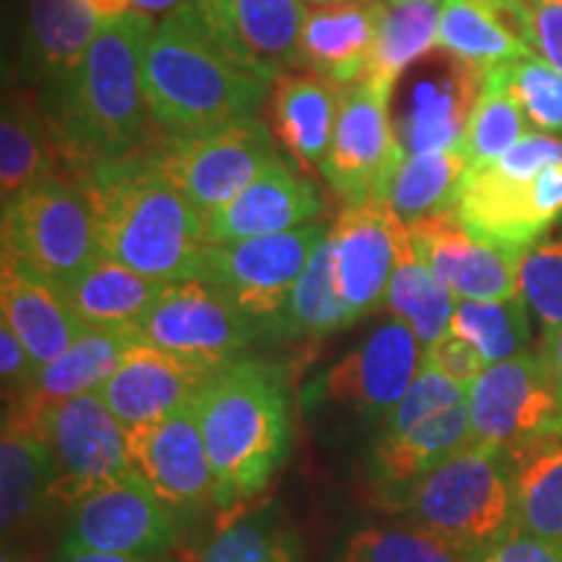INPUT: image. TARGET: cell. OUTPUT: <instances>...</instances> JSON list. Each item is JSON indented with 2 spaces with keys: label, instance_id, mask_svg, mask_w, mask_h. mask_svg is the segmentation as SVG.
Returning <instances> with one entry per match:
<instances>
[{
  "label": "cell",
  "instance_id": "1",
  "mask_svg": "<svg viewBox=\"0 0 562 562\" xmlns=\"http://www.w3.org/2000/svg\"><path fill=\"white\" fill-rule=\"evenodd\" d=\"M154 26L136 11L108 21L79 66L37 87L63 178L81 182L97 167L154 144L140 89V63Z\"/></svg>",
  "mask_w": 562,
  "mask_h": 562
},
{
  "label": "cell",
  "instance_id": "2",
  "mask_svg": "<svg viewBox=\"0 0 562 562\" xmlns=\"http://www.w3.org/2000/svg\"><path fill=\"white\" fill-rule=\"evenodd\" d=\"M277 79L232 50L199 0L157 21L140 63L146 112L165 136L258 117Z\"/></svg>",
  "mask_w": 562,
  "mask_h": 562
},
{
  "label": "cell",
  "instance_id": "3",
  "mask_svg": "<svg viewBox=\"0 0 562 562\" xmlns=\"http://www.w3.org/2000/svg\"><path fill=\"white\" fill-rule=\"evenodd\" d=\"M81 188L102 256L165 284L199 277L206 224L165 172L157 140L97 167Z\"/></svg>",
  "mask_w": 562,
  "mask_h": 562
},
{
  "label": "cell",
  "instance_id": "4",
  "mask_svg": "<svg viewBox=\"0 0 562 562\" xmlns=\"http://www.w3.org/2000/svg\"><path fill=\"white\" fill-rule=\"evenodd\" d=\"M193 404L214 472V505L240 508L269 487L290 456V378L279 364L237 360L214 372Z\"/></svg>",
  "mask_w": 562,
  "mask_h": 562
},
{
  "label": "cell",
  "instance_id": "5",
  "mask_svg": "<svg viewBox=\"0 0 562 562\" xmlns=\"http://www.w3.org/2000/svg\"><path fill=\"white\" fill-rule=\"evenodd\" d=\"M453 211L480 240L526 252L562 216V140L529 131L503 157L469 167Z\"/></svg>",
  "mask_w": 562,
  "mask_h": 562
},
{
  "label": "cell",
  "instance_id": "6",
  "mask_svg": "<svg viewBox=\"0 0 562 562\" xmlns=\"http://www.w3.org/2000/svg\"><path fill=\"white\" fill-rule=\"evenodd\" d=\"M393 508L402 510L409 524L438 533L480 560L516 531L508 456L469 442L422 474Z\"/></svg>",
  "mask_w": 562,
  "mask_h": 562
},
{
  "label": "cell",
  "instance_id": "7",
  "mask_svg": "<svg viewBox=\"0 0 562 562\" xmlns=\"http://www.w3.org/2000/svg\"><path fill=\"white\" fill-rule=\"evenodd\" d=\"M469 442V391L422 362L412 389L372 440L370 482L381 501L393 508L422 474Z\"/></svg>",
  "mask_w": 562,
  "mask_h": 562
},
{
  "label": "cell",
  "instance_id": "8",
  "mask_svg": "<svg viewBox=\"0 0 562 562\" xmlns=\"http://www.w3.org/2000/svg\"><path fill=\"white\" fill-rule=\"evenodd\" d=\"M422 351L417 334L391 315L313 378L302 393L305 409L313 417H336L381 430L412 389L422 368Z\"/></svg>",
  "mask_w": 562,
  "mask_h": 562
},
{
  "label": "cell",
  "instance_id": "9",
  "mask_svg": "<svg viewBox=\"0 0 562 562\" xmlns=\"http://www.w3.org/2000/svg\"><path fill=\"white\" fill-rule=\"evenodd\" d=\"M37 427L50 461L47 508L70 513L94 490L133 472L128 432L100 393L47 406Z\"/></svg>",
  "mask_w": 562,
  "mask_h": 562
},
{
  "label": "cell",
  "instance_id": "10",
  "mask_svg": "<svg viewBox=\"0 0 562 562\" xmlns=\"http://www.w3.org/2000/svg\"><path fill=\"white\" fill-rule=\"evenodd\" d=\"M3 256L16 258L47 279L66 284L100 256L94 214L81 182L50 178L3 201Z\"/></svg>",
  "mask_w": 562,
  "mask_h": 562
},
{
  "label": "cell",
  "instance_id": "11",
  "mask_svg": "<svg viewBox=\"0 0 562 562\" xmlns=\"http://www.w3.org/2000/svg\"><path fill=\"white\" fill-rule=\"evenodd\" d=\"M326 235L323 224L311 222L277 235L206 245L199 277L216 286L256 326L273 323Z\"/></svg>",
  "mask_w": 562,
  "mask_h": 562
},
{
  "label": "cell",
  "instance_id": "12",
  "mask_svg": "<svg viewBox=\"0 0 562 562\" xmlns=\"http://www.w3.org/2000/svg\"><path fill=\"white\" fill-rule=\"evenodd\" d=\"M157 151L175 186L206 220L279 159L269 125L245 117L216 128L165 136Z\"/></svg>",
  "mask_w": 562,
  "mask_h": 562
},
{
  "label": "cell",
  "instance_id": "13",
  "mask_svg": "<svg viewBox=\"0 0 562 562\" xmlns=\"http://www.w3.org/2000/svg\"><path fill=\"white\" fill-rule=\"evenodd\" d=\"M258 326L201 277L172 281L138 323L140 341L203 370L240 360Z\"/></svg>",
  "mask_w": 562,
  "mask_h": 562
},
{
  "label": "cell",
  "instance_id": "14",
  "mask_svg": "<svg viewBox=\"0 0 562 562\" xmlns=\"http://www.w3.org/2000/svg\"><path fill=\"white\" fill-rule=\"evenodd\" d=\"M393 91L370 81L344 87L334 140L321 165L323 180L347 203H383L406 157L389 117Z\"/></svg>",
  "mask_w": 562,
  "mask_h": 562
},
{
  "label": "cell",
  "instance_id": "15",
  "mask_svg": "<svg viewBox=\"0 0 562 562\" xmlns=\"http://www.w3.org/2000/svg\"><path fill=\"white\" fill-rule=\"evenodd\" d=\"M469 417L472 442L503 453L558 435L560 398L542 351L487 364L469 389Z\"/></svg>",
  "mask_w": 562,
  "mask_h": 562
},
{
  "label": "cell",
  "instance_id": "16",
  "mask_svg": "<svg viewBox=\"0 0 562 562\" xmlns=\"http://www.w3.org/2000/svg\"><path fill=\"white\" fill-rule=\"evenodd\" d=\"M68 516L63 550L159 558L178 542V516L136 472L94 490Z\"/></svg>",
  "mask_w": 562,
  "mask_h": 562
},
{
  "label": "cell",
  "instance_id": "17",
  "mask_svg": "<svg viewBox=\"0 0 562 562\" xmlns=\"http://www.w3.org/2000/svg\"><path fill=\"white\" fill-rule=\"evenodd\" d=\"M131 467L175 516H193L214 503V472L195 404L128 432Z\"/></svg>",
  "mask_w": 562,
  "mask_h": 562
},
{
  "label": "cell",
  "instance_id": "18",
  "mask_svg": "<svg viewBox=\"0 0 562 562\" xmlns=\"http://www.w3.org/2000/svg\"><path fill=\"white\" fill-rule=\"evenodd\" d=\"M417 256L456 300H508L518 292V266L524 252L474 237L456 211L406 224Z\"/></svg>",
  "mask_w": 562,
  "mask_h": 562
},
{
  "label": "cell",
  "instance_id": "19",
  "mask_svg": "<svg viewBox=\"0 0 562 562\" xmlns=\"http://www.w3.org/2000/svg\"><path fill=\"white\" fill-rule=\"evenodd\" d=\"M404 232L406 224L375 201L349 203L328 229L336 290L357 321L385 302Z\"/></svg>",
  "mask_w": 562,
  "mask_h": 562
},
{
  "label": "cell",
  "instance_id": "20",
  "mask_svg": "<svg viewBox=\"0 0 562 562\" xmlns=\"http://www.w3.org/2000/svg\"><path fill=\"white\" fill-rule=\"evenodd\" d=\"M211 375V370L178 360L146 341H136L121 368L112 372L110 381L97 393L125 432H133L191 404Z\"/></svg>",
  "mask_w": 562,
  "mask_h": 562
},
{
  "label": "cell",
  "instance_id": "21",
  "mask_svg": "<svg viewBox=\"0 0 562 562\" xmlns=\"http://www.w3.org/2000/svg\"><path fill=\"white\" fill-rule=\"evenodd\" d=\"M321 211L318 188L279 157L243 193L203 220L206 245L277 235L315 222Z\"/></svg>",
  "mask_w": 562,
  "mask_h": 562
},
{
  "label": "cell",
  "instance_id": "22",
  "mask_svg": "<svg viewBox=\"0 0 562 562\" xmlns=\"http://www.w3.org/2000/svg\"><path fill=\"white\" fill-rule=\"evenodd\" d=\"M0 321L19 336L34 364L45 368L87 331L58 281L16 258L0 263Z\"/></svg>",
  "mask_w": 562,
  "mask_h": 562
},
{
  "label": "cell",
  "instance_id": "23",
  "mask_svg": "<svg viewBox=\"0 0 562 562\" xmlns=\"http://www.w3.org/2000/svg\"><path fill=\"white\" fill-rule=\"evenodd\" d=\"M438 47L463 66L487 74L529 55L526 0H442Z\"/></svg>",
  "mask_w": 562,
  "mask_h": 562
},
{
  "label": "cell",
  "instance_id": "24",
  "mask_svg": "<svg viewBox=\"0 0 562 562\" xmlns=\"http://www.w3.org/2000/svg\"><path fill=\"white\" fill-rule=\"evenodd\" d=\"M482 76L480 70L451 58L446 70L414 79L393 125L402 149L406 154L459 149L480 94Z\"/></svg>",
  "mask_w": 562,
  "mask_h": 562
},
{
  "label": "cell",
  "instance_id": "25",
  "mask_svg": "<svg viewBox=\"0 0 562 562\" xmlns=\"http://www.w3.org/2000/svg\"><path fill=\"white\" fill-rule=\"evenodd\" d=\"M232 50L273 76L300 68L305 0H199Z\"/></svg>",
  "mask_w": 562,
  "mask_h": 562
},
{
  "label": "cell",
  "instance_id": "26",
  "mask_svg": "<svg viewBox=\"0 0 562 562\" xmlns=\"http://www.w3.org/2000/svg\"><path fill=\"white\" fill-rule=\"evenodd\" d=\"M136 341H140L138 326H87V331L70 344L58 360L37 370L30 396L13 409H5V414L19 412L30 419H37L47 406L97 393L110 381L112 372L121 368Z\"/></svg>",
  "mask_w": 562,
  "mask_h": 562
},
{
  "label": "cell",
  "instance_id": "27",
  "mask_svg": "<svg viewBox=\"0 0 562 562\" xmlns=\"http://www.w3.org/2000/svg\"><path fill=\"white\" fill-rule=\"evenodd\" d=\"M381 13L383 0L307 13L300 37V68L344 87L360 81L375 50Z\"/></svg>",
  "mask_w": 562,
  "mask_h": 562
},
{
  "label": "cell",
  "instance_id": "28",
  "mask_svg": "<svg viewBox=\"0 0 562 562\" xmlns=\"http://www.w3.org/2000/svg\"><path fill=\"white\" fill-rule=\"evenodd\" d=\"M344 83L315 74H281L271 91L273 128L300 167H318L331 149Z\"/></svg>",
  "mask_w": 562,
  "mask_h": 562
},
{
  "label": "cell",
  "instance_id": "29",
  "mask_svg": "<svg viewBox=\"0 0 562 562\" xmlns=\"http://www.w3.org/2000/svg\"><path fill=\"white\" fill-rule=\"evenodd\" d=\"M50 461L37 419L9 412L0 435V526L9 542L47 510Z\"/></svg>",
  "mask_w": 562,
  "mask_h": 562
},
{
  "label": "cell",
  "instance_id": "30",
  "mask_svg": "<svg viewBox=\"0 0 562 562\" xmlns=\"http://www.w3.org/2000/svg\"><path fill=\"white\" fill-rule=\"evenodd\" d=\"M60 286L83 326L115 328L138 326L167 284L100 252Z\"/></svg>",
  "mask_w": 562,
  "mask_h": 562
},
{
  "label": "cell",
  "instance_id": "31",
  "mask_svg": "<svg viewBox=\"0 0 562 562\" xmlns=\"http://www.w3.org/2000/svg\"><path fill=\"white\" fill-rule=\"evenodd\" d=\"M100 30L87 0H30L24 60L37 87L79 66Z\"/></svg>",
  "mask_w": 562,
  "mask_h": 562
},
{
  "label": "cell",
  "instance_id": "32",
  "mask_svg": "<svg viewBox=\"0 0 562 562\" xmlns=\"http://www.w3.org/2000/svg\"><path fill=\"white\" fill-rule=\"evenodd\" d=\"M505 456L513 474L516 531L562 544V438L547 435Z\"/></svg>",
  "mask_w": 562,
  "mask_h": 562
},
{
  "label": "cell",
  "instance_id": "33",
  "mask_svg": "<svg viewBox=\"0 0 562 562\" xmlns=\"http://www.w3.org/2000/svg\"><path fill=\"white\" fill-rule=\"evenodd\" d=\"M50 138L37 94L30 89H13L3 102L0 117V193L3 201L16 199L40 182L58 178Z\"/></svg>",
  "mask_w": 562,
  "mask_h": 562
},
{
  "label": "cell",
  "instance_id": "34",
  "mask_svg": "<svg viewBox=\"0 0 562 562\" xmlns=\"http://www.w3.org/2000/svg\"><path fill=\"white\" fill-rule=\"evenodd\" d=\"M438 0H383L375 50L362 79L393 91L406 68L438 47Z\"/></svg>",
  "mask_w": 562,
  "mask_h": 562
},
{
  "label": "cell",
  "instance_id": "35",
  "mask_svg": "<svg viewBox=\"0 0 562 562\" xmlns=\"http://www.w3.org/2000/svg\"><path fill=\"white\" fill-rule=\"evenodd\" d=\"M456 302H459L456 294L417 256L409 227H406L402 243H398L396 271H393L383 305L389 307L393 318L404 321L417 334L422 349H427L440 336L451 331Z\"/></svg>",
  "mask_w": 562,
  "mask_h": 562
},
{
  "label": "cell",
  "instance_id": "36",
  "mask_svg": "<svg viewBox=\"0 0 562 562\" xmlns=\"http://www.w3.org/2000/svg\"><path fill=\"white\" fill-rule=\"evenodd\" d=\"M467 170L469 159L461 146L406 154L383 195V206H389L404 224L451 211Z\"/></svg>",
  "mask_w": 562,
  "mask_h": 562
},
{
  "label": "cell",
  "instance_id": "37",
  "mask_svg": "<svg viewBox=\"0 0 562 562\" xmlns=\"http://www.w3.org/2000/svg\"><path fill=\"white\" fill-rule=\"evenodd\" d=\"M355 321L357 315L349 311L336 290L334 252L326 235V240L315 248L307 261L305 271L300 273L286 307L271 326L292 339H323V336L349 328Z\"/></svg>",
  "mask_w": 562,
  "mask_h": 562
},
{
  "label": "cell",
  "instance_id": "38",
  "mask_svg": "<svg viewBox=\"0 0 562 562\" xmlns=\"http://www.w3.org/2000/svg\"><path fill=\"white\" fill-rule=\"evenodd\" d=\"M451 334L472 344L487 364L513 360L531 347L529 305L521 294L508 300H459Z\"/></svg>",
  "mask_w": 562,
  "mask_h": 562
},
{
  "label": "cell",
  "instance_id": "39",
  "mask_svg": "<svg viewBox=\"0 0 562 562\" xmlns=\"http://www.w3.org/2000/svg\"><path fill=\"white\" fill-rule=\"evenodd\" d=\"M526 115L518 108L516 97L508 89V68L497 66L482 76L480 94L469 115L461 149L467 154L469 167L487 165L503 157L505 151L521 140L526 133Z\"/></svg>",
  "mask_w": 562,
  "mask_h": 562
},
{
  "label": "cell",
  "instance_id": "40",
  "mask_svg": "<svg viewBox=\"0 0 562 562\" xmlns=\"http://www.w3.org/2000/svg\"><path fill=\"white\" fill-rule=\"evenodd\" d=\"M331 562H476V558L417 524H370L351 529Z\"/></svg>",
  "mask_w": 562,
  "mask_h": 562
},
{
  "label": "cell",
  "instance_id": "41",
  "mask_svg": "<svg viewBox=\"0 0 562 562\" xmlns=\"http://www.w3.org/2000/svg\"><path fill=\"white\" fill-rule=\"evenodd\" d=\"M199 562H305V547L277 508H263L224 526Z\"/></svg>",
  "mask_w": 562,
  "mask_h": 562
},
{
  "label": "cell",
  "instance_id": "42",
  "mask_svg": "<svg viewBox=\"0 0 562 562\" xmlns=\"http://www.w3.org/2000/svg\"><path fill=\"white\" fill-rule=\"evenodd\" d=\"M518 292L542 323L544 339L562 328V237L531 245L518 266Z\"/></svg>",
  "mask_w": 562,
  "mask_h": 562
},
{
  "label": "cell",
  "instance_id": "43",
  "mask_svg": "<svg viewBox=\"0 0 562 562\" xmlns=\"http://www.w3.org/2000/svg\"><path fill=\"white\" fill-rule=\"evenodd\" d=\"M508 89L533 128L562 136V74L539 55L508 63Z\"/></svg>",
  "mask_w": 562,
  "mask_h": 562
},
{
  "label": "cell",
  "instance_id": "44",
  "mask_svg": "<svg viewBox=\"0 0 562 562\" xmlns=\"http://www.w3.org/2000/svg\"><path fill=\"white\" fill-rule=\"evenodd\" d=\"M422 362L432 364L435 370L442 372L446 378H451V381H456L459 385H463L467 391L472 389L476 378H480L484 368H487V362L482 360L480 351L451 331L440 336L432 347L422 351Z\"/></svg>",
  "mask_w": 562,
  "mask_h": 562
},
{
  "label": "cell",
  "instance_id": "45",
  "mask_svg": "<svg viewBox=\"0 0 562 562\" xmlns=\"http://www.w3.org/2000/svg\"><path fill=\"white\" fill-rule=\"evenodd\" d=\"M0 375H3L5 404L11 402V409L30 396L34 375H37V364L30 351L3 321H0Z\"/></svg>",
  "mask_w": 562,
  "mask_h": 562
},
{
  "label": "cell",
  "instance_id": "46",
  "mask_svg": "<svg viewBox=\"0 0 562 562\" xmlns=\"http://www.w3.org/2000/svg\"><path fill=\"white\" fill-rule=\"evenodd\" d=\"M529 5V47L562 74V5L531 3Z\"/></svg>",
  "mask_w": 562,
  "mask_h": 562
},
{
  "label": "cell",
  "instance_id": "47",
  "mask_svg": "<svg viewBox=\"0 0 562 562\" xmlns=\"http://www.w3.org/2000/svg\"><path fill=\"white\" fill-rule=\"evenodd\" d=\"M476 562H562V544L524 531H510Z\"/></svg>",
  "mask_w": 562,
  "mask_h": 562
},
{
  "label": "cell",
  "instance_id": "48",
  "mask_svg": "<svg viewBox=\"0 0 562 562\" xmlns=\"http://www.w3.org/2000/svg\"><path fill=\"white\" fill-rule=\"evenodd\" d=\"M542 355H544L547 364H550L554 391H558V398H560L558 438H562V328H560V331H554L552 336H547V339H542Z\"/></svg>",
  "mask_w": 562,
  "mask_h": 562
},
{
  "label": "cell",
  "instance_id": "49",
  "mask_svg": "<svg viewBox=\"0 0 562 562\" xmlns=\"http://www.w3.org/2000/svg\"><path fill=\"white\" fill-rule=\"evenodd\" d=\"M55 562H170L159 558H131V554H102V552H83V550H63Z\"/></svg>",
  "mask_w": 562,
  "mask_h": 562
},
{
  "label": "cell",
  "instance_id": "50",
  "mask_svg": "<svg viewBox=\"0 0 562 562\" xmlns=\"http://www.w3.org/2000/svg\"><path fill=\"white\" fill-rule=\"evenodd\" d=\"M188 3H193V0H131V11H136L140 16L154 21V19L170 16V13H175Z\"/></svg>",
  "mask_w": 562,
  "mask_h": 562
},
{
  "label": "cell",
  "instance_id": "51",
  "mask_svg": "<svg viewBox=\"0 0 562 562\" xmlns=\"http://www.w3.org/2000/svg\"><path fill=\"white\" fill-rule=\"evenodd\" d=\"M87 5L102 19V24L131 11V0H87Z\"/></svg>",
  "mask_w": 562,
  "mask_h": 562
},
{
  "label": "cell",
  "instance_id": "52",
  "mask_svg": "<svg viewBox=\"0 0 562 562\" xmlns=\"http://www.w3.org/2000/svg\"><path fill=\"white\" fill-rule=\"evenodd\" d=\"M305 3L318 5V9H336V5H360V3H375V0H305Z\"/></svg>",
  "mask_w": 562,
  "mask_h": 562
},
{
  "label": "cell",
  "instance_id": "53",
  "mask_svg": "<svg viewBox=\"0 0 562 562\" xmlns=\"http://www.w3.org/2000/svg\"><path fill=\"white\" fill-rule=\"evenodd\" d=\"M0 562H21V560H19L16 554H13V552L5 550V552H3V558H0Z\"/></svg>",
  "mask_w": 562,
  "mask_h": 562
},
{
  "label": "cell",
  "instance_id": "54",
  "mask_svg": "<svg viewBox=\"0 0 562 562\" xmlns=\"http://www.w3.org/2000/svg\"><path fill=\"white\" fill-rule=\"evenodd\" d=\"M531 3H554V5H562V0H531Z\"/></svg>",
  "mask_w": 562,
  "mask_h": 562
},
{
  "label": "cell",
  "instance_id": "55",
  "mask_svg": "<svg viewBox=\"0 0 562 562\" xmlns=\"http://www.w3.org/2000/svg\"><path fill=\"white\" fill-rule=\"evenodd\" d=\"M438 3H442V0H438Z\"/></svg>",
  "mask_w": 562,
  "mask_h": 562
}]
</instances>
